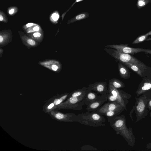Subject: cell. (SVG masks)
Instances as JSON below:
<instances>
[{
  "mask_svg": "<svg viewBox=\"0 0 151 151\" xmlns=\"http://www.w3.org/2000/svg\"><path fill=\"white\" fill-rule=\"evenodd\" d=\"M3 40V37L1 36H0V42L1 43L2 42Z\"/></svg>",
  "mask_w": 151,
  "mask_h": 151,
  "instance_id": "obj_34",
  "label": "cell"
},
{
  "mask_svg": "<svg viewBox=\"0 0 151 151\" xmlns=\"http://www.w3.org/2000/svg\"><path fill=\"white\" fill-rule=\"evenodd\" d=\"M108 94L101 95L100 98L87 105L86 110L89 111H96L98 110L105 102L107 101Z\"/></svg>",
  "mask_w": 151,
  "mask_h": 151,
  "instance_id": "obj_8",
  "label": "cell"
},
{
  "mask_svg": "<svg viewBox=\"0 0 151 151\" xmlns=\"http://www.w3.org/2000/svg\"><path fill=\"white\" fill-rule=\"evenodd\" d=\"M105 51L110 55L122 63H129L138 66L144 72L148 79L151 76V68L136 58L128 54L124 53L112 48H106Z\"/></svg>",
  "mask_w": 151,
  "mask_h": 151,
  "instance_id": "obj_2",
  "label": "cell"
},
{
  "mask_svg": "<svg viewBox=\"0 0 151 151\" xmlns=\"http://www.w3.org/2000/svg\"><path fill=\"white\" fill-rule=\"evenodd\" d=\"M77 122L81 124L93 127L104 126L106 119L104 116L96 111L82 112L77 115Z\"/></svg>",
  "mask_w": 151,
  "mask_h": 151,
  "instance_id": "obj_4",
  "label": "cell"
},
{
  "mask_svg": "<svg viewBox=\"0 0 151 151\" xmlns=\"http://www.w3.org/2000/svg\"><path fill=\"white\" fill-rule=\"evenodd\" d=\"M151 98V90L148 91L138 97L135 98V105L131 112L134 111L136 116V122L145 118L149 112L148 104Z\"/></svg>",
  "mask_w": 151,
  "mask_h": 151,
  "instance_id": "obj_3",
  "label": "cell"
},
{
  "mask_svg": "<svg viewBox=\"0 0 151 151\" xmlns=\"http://www.w3.org/2000/svg\"><path fill=\"white\" fill-rule=\"evenodd\" d=\"M122 63L142 78H147L144 72L138 66L129 63Z\"/></svg>",
  "mask_w": 151,
  "mask_h": 151,
  "instance_id": "obj_14",
  "label": "cell"
},
{
  "mask_svg": "<svg viewBox=\"0 0 151 151\" xmlns=\"http://www.w3.org/2000/svg\"><path fill=\"white\" fill-rule=\"evenodd\" d=\"M33 36L35 37H39L41 36V34L39 32H36L34 33Z\"/></svg>",
  "mask_w": 151,
  "mask_h": 151,
  "instance_id": "obj_28",
  "label": "cell"
},
{
  "mask_svg": "<svg viewBox=\"0 0 151 151\" xmlns=\"http://www.w3.org/2000/svg\"><path fill=\"white\" fill-rule=\"evenodd\" d=\"M148 109L149 110H151V98L149 100L148 103Z\"/></svg>",
  "mask_w": 151,
  "mask_h": 151,
  "instance_id": "obj_25",
  "label": "cell"
},
{
  "mask_svg": "<svg viewBox=\"0 0 151 151\" xmlns=\"http://www.w3.org/2000/svg\"><path fill=\"white\" fill-rule=\"evenodd\" d=\"M148 35V36H149V35H151V31H150L148 32H147V33H146Z\"/></svg>",
  "mask_w": 151,
  "mask_h": 151,
  "instance_id": "obj_36",
  "label": "cell"
},
{
  "mask_svg": "<svg viewBox=\"0 0 151 151\" xmlns=\"http://www.w3.org/2000/svg\"><path fill=\"white\" fill-rule=\"evenodd\" d=\"M27 43L30 45L33 46L35 45V42L33 40L29 39L27 40Z\"/></svg>",
  "mask_w": 151,
  "mask_h": 151,
  "instance_id": "obj_23",
  "label": "cell"
},
{
  "mask_svg": "<svg viewBox=\"0 0 151 151\" xmlns=\"http://www.w3.org/2000/svg\"><path fill=\"white\" fill-rule=\"evenodd\" d=\"M107 101L109 102H116L119 103L117 97L110 93H109L108 94Z\"/></svg>",
  "mask_w": 151,
  "mask_h": 151,
  "instance_id": "obj_20",
  "label": "cell"
},
{
  "mask_svg": "<svg viewBox=\"0 0 151 151\" xmlns=\"http://www.w3.org/2000/svg\"><path fill=\"white\" fill-rule=\"evenodd\" d=\"M110 126L117 134L122 136L131 147H134L136 138L134 135L132 128H128L126 123V119L124 115H118L108 118Z\"/></svg>",
  "mask_w": 151,
  "mask_h": 151,
  "instance_id": "obj_1",
  "label": "cell"
},
{
  "mask_svg": "<svg viewBox=\"0 0 151 151\" xmlns=\"http://www.w3.org/2000/svg\"><path fill=\"white\" fill-rule=\"evenodd\" d=\"M58 66L53 65L52 66V68L53 70L56 71L58 69Z\"/></svg>",
  "mask_w": 151,
  "mask_h": 151,
  "instance_id": "obj_26",
  "label": "cell"
},
{
  "mask_svg": "<svg viewBox=\"0 0 151 151\" xmlns=\"http://www.w3.org/2000/svg\"><path fill=\"white\" fill-rule=\"evenodd\" d=\"M33 25V24L32 23H29L27 24L26 26L27 27H30Z\"/></svg>",
  "mask_w": 151,
  "mask_h": 151,
  "instance_id": "obj_33",
  "label": "cell"
},
{
  "mask_svg": "<svg viewBox=\"0 0 151 151\" xmlns=\"http://www.w3.org/2000/svg\"><path fill=\"white\" fill-rule=\"evenodd\" d=\"M54 104L52 103L50 104L48 107L47 109H51L52 107L54 106Z\"/></svg>",
  "mask_w": 151,
  "mask_h": 151,
  "instance_id": "obj_32",
  "label": "cell"
},
{
  "mask_svg": "<svg viewBox=\"0 0 151 151\" xmlns=\"http://www.w3.org/2000/svg\"><path fill=\"white\" fill-rule=\"evenodd\" d=\"M119 73L120 77L124 79H128L130 76V73L128 69L123 64L119 62L118 64Z\"/></svg>",
  "mask_w": 151,
  "mask_h": 151,
  "instance_id": "obj_12",
  "label": "cell"
},
{
  "mask_svg": "<svg viewBox=\"0 0 151 151\" xmlns=\"http://www.w3.org/2000/svg\"><path fill=\"white\" fill-rule=\"evenodd\" d=\"M90 91H93L101 95L108 94L109 91L106 81H100L90 84L88 87Z\"/></svg>",
  "mask_w": 151,
  "mask_h": 151,
  "instance_id": "obj_7",
  "label": "cell"
},
{
  "mask_svg": "<svg viewBox=\"0 0 151 151\" xmlns=\"http://www.w3.org/2000/svg\"><path fill=\"white\" fill-rule=\"evenodd\" d=\"M146 148L148 150L151 149V142L148 143L146 145Z\"/></svg>",
  "mask_w": 151,
  "mask_h": 151,
  "instance_id": "obj_27",
  "label": "cell"
},
{
  "mask_svg": "<svg viewBox=\"0 0 151 151\" xmlns=\"http://www.w3.org/2000/svg\"><path fill=\"white\" fill-rule=\"evenodd\" d=\"M150 118H151V112L150 113Z\"/></svg>",
  "mask_w": 151,
  "mask_h": 151,
  "instance_id": "obj_37",
  "label": "cell"
},
{
  "mask_svg": "<svg viewBox=\"0 0 151 151\" xmlns=\"http://www.w3.org/2000/svg\"><path fill=\"white\" fill-rule=\"evenodd\" d=\"M150 90H151V79L142 78L136 91V96L138 97L145 92Z\"/></svg>",
  "mask_w": 151,
  "mask_h": 151,
  "instance_id": "obj_10",
  "label": "cell"
},
{
  "mask_svg": "<svg viewBox=\"0 0 151 151\" xmlns=\"http://www.w3.org/2000/svg\"><path fill=\"white\" fill-rule=\"evenodd\" d=\"M84 0H76L74 2V3H73V4L70 7V9L76 3L81 2V1H82Z\"/></svg>",
  "mask_w": 151,
  "mask_h": 151,
  "instance_id": "obj_29",
  "label": "cell"
},
{
  "mask_svg": "<svg viewBox=\"0 0 151 151\" xmlns=\"http://www.w3.org/2000/svg\"><path fill=\"white\" fill-rule=\"evenodd\" d=\"M52 17L54 20L57 21L59 18V16L58 14L54 13L52 15Z\"/></svg>",
  "mask_w": 151,
  "mask_h": 151,
  "instance_id": "obj_22",
  "label": "cell"
},
{
  "mask_svg": "<svg viewBox=\"0 0 151 151\" xmlns=\"http://www.w3.org/2000/svg\"><path fill=\"white\" fill-rule=\"evenodd\" d=\"M101 96V95H99L96 93L89 90L85 98L83 100L84 105L87 106L89 104L100 98Z\"/></svg>",
  "mask_w": 151,
  "mask_h": 151,
  "instance_id": "obj_11",
  "label": "cell"
},
{
  "mask_svg": "<svg viewBox=\"0 0 151 151\" xmlns=\"http://www.w3.org/2000/svg\"><path fill=\"white\" fill-rule=\"evenodd\" d=\"M61 100L59 99H56L54 101V104L55 105H58L61 103Z\"/></svg>",
  "mask_w": 151,
  "mask_h": 151,
  "instance_id": "obj_24",
  "label": "cell"
},
{
  "mask_svg": "<svg viewBox=\"0 0 151 151\" xmlns=\"http://www.w3.org/2000/svg\"><path fill=\"white\" fill-rule=\"evenodd\" d=\"M105 47L115 49L119 51L128 54H133L140 52H145L151 55L150 49L131 47H129L127 44L109 45L106 46Z\"/></svg>",
  "mask_w": 151,
  "mask_h": 151,
  "instance_id": "obj_6",
  "label": "cell"
},
{
  "mask_svg": "<svg viewBox=\"0 0 151 151\" xmlns=\"http://www.w3.org/2000/svg\"><path fill=\"white\" fill-rule=\"evenodd\" d=\"M150 3H151V0H150Z\"/></svg>",
  "mask_w": 151,
  "mask_h": 151,
  "instance_id": "obj_38",
  "label": "cell"
},
{
  "mask_svg": "<svg viewBox=\"0 0 151 151\" xmlns=\"http://www.w3.org/2000/svg\"><path fill=\"white\" fill-rule=\"evenodd\" d=\"M109 83L114 88L119 89L125 87L124 84L121 81L117 78H113L109 79Z\"/></svg>",
  "mask_w": 151,
  "mask_h": 151,
  "instance_id": "obj_15",
  "label": "cell"
},
{
  "mask_svg": "<svg viewBox=\"0 0 151 151\" xmlns=\"http://www.w3.org/2000/svg\"><path fill=\"white\" fill-rule=\"evenodd\" d=\"M89 14L87 12H84L77 15L70 20L69 23L75 22L86 19L89 17Z\"/></svg>",
  "mask_w": 151,
  "mask_h": 151,
  "instance_id": "obj_17",
  "label": "cell"
},
{
  "mask_svg": "<svg viewBox=\"0 0 151 151\" xmlns=\"http://www.w3.org/2000/svg\"><path fill=\"white\" fill-rule=\"evenodd\" d=\"M108 89L109 93L116 96L118 102L127 111L126 106L129 102V100L132 95L122 90L116 88L114 87L110 83H109Z\"/></svg>",
  "mask_w": 151,
  "mask_h": 151,
  "instance_id": "obj_5",
  "label": "cell"
},
{
  "mask_svg": "<svg viewBox=\"0 0 151 151\" xmlns=\"http://www.w3.org/2000/svg\"><path fill=\"white\" fill-rule=\"evenodd\" d=\"M88 91V87H84L81 89L74 91L69 94L68 97H86Z\"/></svg>",
  "mask_w": 151,
  "mask_h": 151,
  "instance_id": "obj_13",
  "label": "cell"
},
{
  "mask_svg": "<svg viewBox=\"0 0 151 151\" xmlns=\"http://www.w3.org/2000/svg\"><path fill=\"white\" fill-rule=\"evenodd\" d=\"M118 109L125 110V109L121 104L117 102H107L104 104L96 111L99 113H100L106 111H112Z\"/></svg>",
  "mask_w": 151,
  "mask_h": 151,
  "instance_id": "obj_9",
  "label": "cell"
},
{
  "mask_svg": "<svg viewBox=\"0 0 151 151\" xmlns=\"http://www.w3.org/2000/svg\"><path fill=\"white\" fill-rule=\"evenodd\" d=\"M124 109H118L112 111H108L99 113L107 118L119 115Z\"/></svg>",
  "mask_w": 151,
  "mask_h": 151,
  "instance_id": "obj_16",
  "label": "cell"
},
{
  "mask_svg": "<svg viewBox=\"0 0 151 151\" xmlns=\"http://www.w3.org/2000/svg\"><path fill=\"white\" fill-rule=\"evenodd\" d=\"M14 12V9H10L9 11V13L10 14H12Z\"/></svg>",
  "mask_w": 151,
  "mask_h": 151,
  "instance_id": "obj_31",
  "label": "cell"
},
{
  "mask_svg": "<svg viewBox=\"0 0 151 151\" xmlns=\"http://www.w3.org/2000/svg\"><path fill=\"white\" fill-rule=\"evenodd\" d=\"M148 36L147 34L139 36L132 42V44H137L144 41L146 40Z\"/></svg>",
  "mask_w": 151,
  "mask_h": 151,
  "instance_id": "obj_18",
  "label": "cell"
},
{
  "mask_svg": "<svg viewBox=\"0 0 151 151\" xmlns=\"http://www.w3.org/2000/svg\"><path fill=\"white\" fill-rule=\"evenodd\" d=\"M81 149L82 150H97L96 148L90 145H84L81 147Z\"/></svg>",
  "mask_w": 151,
  "mask_h": 151,
  "instance_id": "obj_21",
  "label": "cell"
},
{
  "mask_svg": "<svg viewBox=\"0 0 151 151\" xmlns=\"http://www.w3.org/2000/svg\"><path fill=\"white\" fill-rule=\"evenodd\" d=\"M33 29L34 31H37L39 30V28L38 27L36 26L33 28Z\"/></svg>",
  "mask_w": 151,
  "mask_h": 151,
  "instance_id": "obj_30",
  "label": "cell"
},
{
  "mask_svg": "<svg viewBox=\"0 0 151 151\" xmlns=\"http://www.w3.org/2000/svg\"><path fill=\"white\" fill-rule=\"evenodd\" d=\"M3 20V16L1 15H0V20L2 21Z\"/></svg>",
  "mask_w": 151,
  "mask_h": 151,
  "instance_id": "obj_35",
  "label": "cell"
},
{
  "mask_svg": "<svg viewBox=\"0 0 151 151\" xmlns=\"http://www.w3.org/2000/svg\"><path fill=\"white\" fill-rule=\"evenodd\" d=\"M150 3V0H138L137 3V8L138 9L144 7Z\"/></svg>",
  "mask_w": 151,
  "mask_h": 151,
  "instance_id": "obj_19",
  "label": "cell"
}]
</instances>
